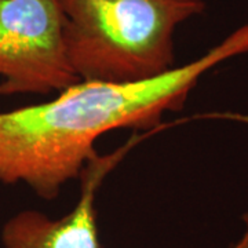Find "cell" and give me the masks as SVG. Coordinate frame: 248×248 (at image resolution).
<instances>
[{"mask_svg": "<svg viewBox=\"0 0 248 248\" xmlns=\"http://www.w3.org/2000/svg\"><path fill=\"white\" fill-rule=\"evenodd\" d=\"M0 95H47L80 81L58 0H0Z\"/></svg>", "mask_w": 248, "mask_h": 248, "instance_id": "3957f363", "label": "cell"}, {"mask_svg": "<svg viewBox=\"0 0 248 248\" xmlns=\"http://www.w3.org/2000/svg\"><path fill=\"white\" fill-rule=\"evenodd\" d=\"M65 46L80 80L134 83L175 68L177 28L203 0H58Z\"/></svg>", "mask_w": 248, "mask_h": 248, "instance_id": "7a4b0ae2", "label": "cell"}, {"mask_svg": "<svg viewBox=\"0 0 248 248\" xmlns=\"http://www.w3.org/2000/svg\"><path fill=\"white\" fill-rule=\"evenodd\" d=\"M248 51V24L195 61L145 81L80 80L42 104L0 112V182L25 184L45 200L83 175L95 143L119 128L149 130L184 107L204 73Z\"/></svg>", "mask_w": 248, "mask_h": 248, "instance_id": "6da1fadb", "label": "cell"}, {"mask_svg": "<svg viewBox=\"0 0 248 248\" xmlns=\"http://www.w3.org/2000/svg\"><path fill=\"white\" fill-rule=\"evenodd\" d=\"M120 153L99 157L84 170V185L71 213L53 219L35 210L11 217L1 229L4 248H99L95 192ZM81 175V177H83Z\"/></svg>", "mask_w": 248, "mask_h": 248, "instance_id": "277c9868", "label": "cell"}]
</instances>
